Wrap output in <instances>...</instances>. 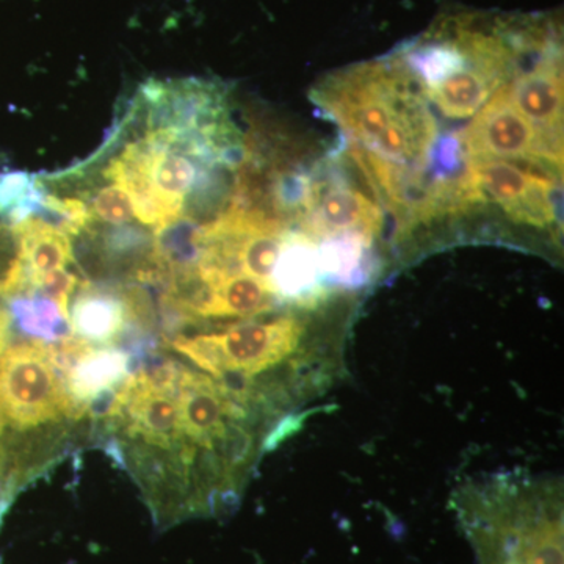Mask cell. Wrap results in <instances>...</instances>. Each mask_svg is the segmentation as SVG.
Instances as JSON below:
<instances>
[{"label": "cell", "mask_w": 564, "mask_h": 564, "mask_svg": "<svg viewBox=\"0 0 564 564\" xmlns=\"http://www.w3.org/2000/svg\"><path fill=\"white\" fill-rule=\"evenodd\" d=\"M10 313L6 310V307L0 306V351L6 347L7 334H9L10 328Z\"/></svg>", "instance_id": "cell-20"}, {"label": "cell", "mask_w": 564, "mask_h": 564, "mask_svg": "<svg viewBox=\"0 0 564 564\" xmlns=\"http://www.w3.org/2000/svg\"><path fill=\"white\" fill-rule=\"evenodd\" d=\"M90 210L93 215L113 226H124L137 218L131 196L115 182L91 196Z\"/></svg>", "instance_id": "cell-18"}, {"label": "cell", "mask_w": 564, "mask_h": 564, "mask_svg": "<svg viewBox=\"0 0 564 564\" xmlns=\"http://www.w3.org/2000/svg\"><path fill=\"white\" fill-rule=\"evenodd\" d=\"M131 358L128 351L117 348H95L88 345L62 370L70 399L80 414L90 411V404L99 402L129 377Z\"/></svg>", "instance_id": "cell-11"}, {"label": "cell", "mask_w": 564, "mask_h": 564, "mask_svg": "<svg viewBox=\"0 0 564 564\" xmlns=\"http://www.w3.org/2000/svg\"><path fill=\"white\" fill-rule=\"evenodd\" d=\"M323 278L318 243L306 234L289 232L272 276L278 300L313 310L325 299Z\"/></svg>", "instance_id": "cell-10"}, {"label": "cell", "mask_w": 564, "mask_h": 564, "mask_svg": "<svg viewBox=\"0 0 564 564\" xmlns=\"http://www.w3.org/2000/svg\"><path fill=\"white\" fill-rule=\"evenodd\" d=\"M462 143L470 159H527L555 165L563 161L562 141L545 135L516 109L507 85L474 115Z\"/></svg>", "instance_id": "cell-6"}, {"label": "cell", "mask_w": 564, "mask_h": 564, "mask_svg": "<svg viewBox=\"0 0 564 564\" xmlns=\"http://www.w3.org/2000/svg\"><path fill=\"white\" fill-rule=\"evenodd\" d=\"M10 317L21 332L35 340L65 339L69 334V321L61 313L57 303L44 293L31 292L14 296L9 306Z\"/></svg>", "instance_id": "cell-15"}, {"label": "cell", "mask_w": 564, "mask_h": 564, "mask_svg": "<svg viewBox=\"0 0 564 564\" xmlns=\"http://www.w3.org/2000/svg\"><path fill=\"white\" fill-rule=\"evenodd\" d=\"M467 172L511 220L536 228H547L556 220L552 203L554 185L543 174L497 159H470Z\"/></svg>", "instance_id": "cell-7"}, {"label": "cell", "mask_w": 564, "mask_h": 564, "mask_svg": "<svg viewBox=\"0 0 564 564\" xmlns=\"http://www.w3.org/2000/svg\"><path fill=\"white\" fill-rule=\"evenodd\" d=\"M21 240L22 259H24L25 288L35 284L41 276L54 270L63 269L73 261V243L69 234L44 218H25L17 225Z\"/></svg>", "instance_id": "cell-12"}, {"label": "cell", "mask_w": 564, "mask_h": 564, "mask_svg": "<svg viewBox=\"0 0 564 564\" xmlns=\"http://www.w3.org/2000/svg\"><path fill=\"white\" fill-rule=\"evenodd\" d=\"M318 106L344 129L352 148L410 174L429 159L436 126L411 88L403 62H370L334 74L318 88Z\"/></svg>", "instance_id": "cell-1"}, {"label": "cell", "mask_w": 564, "mask_h": 564, "mask_svg": "<svg viewBox=\"0 0 564 564\" xmlns=\"http://www.w3.org/2000/svg\"><path fill=\"white\" fill-rule=\"evenodd\" d=\"M516 109L552 140L562 141L563 74L558 46L536 58L533 68L507 85Z\"/></svg>", "instance_id": "cell-9"}, {"label": "cell", "mask_w": 564, "mask_h": 564, "mask_svg": "<svg viewBox=\"0 0 564 564\" xmlns=\"http://www.w3.org/2000/svg\"><path fill=\"white\" fill-rule=\"evenodd\" d=\"M302 202L304 231L314 242L348 236L372 242L383 228L380 207L347 185H311Z\"/></svg>", "instance_id": "cell-8"}, {"label": "cell", "mask_w": 564, "mask_h": 564, "mask_svg": "<svg viewBox=\"0 0 564 564\" xmlns=\"http://www.w3.org/2000/svg\"><path fill=\"white\" fill-rule=\"evenodd\" d=\"M177 367V362H165L129 375L106 414L111 426L129 440L177 455L192 470L198 452L185 443L181 432Z\"/></svg>", "instance_id": "cell-5"}, {"label": "cell", "mask_w": 564, "mask_h": 564, "mask_svg": "<svg viewBox=\"0 0 564 564\" xmlns=\"http://www.w3.org/2000/svg\"><path fill=\"white\" fill-rule=\"evenodd\" d=\"M25 291L21 240L13 225L0 218V296Z\"/></svg>", "instance_id": "cell-17"}, {"label": "cell", "mask_w": 564, "mask_h": 564, "mask_svg": "<svg viewBox=\"0 0 564 564\" xmlns=\"http://www.w3.org/2000/svg\"><path fill=\"white\" fill-rule=\"evenodd\" d=\"M77 276L65 269L54 270L33 284V291L44 293L57 303L58 310L69 321L68 303L77 285Z\"/></svg>", "instance_id": "cell-19"}, {"label": "cell", "mask_w": 564, "mask_h": 564, "mask_svg": "<svg viewBox=\"0 0 564 564\" xmlns=\"http://www.w3.org/2000/svg\"><path fill=\"white\" fill-rule=\"evenodd\" d=\"M129 321V304L115 293L84 288L73 304L70 333L87 343H109L120 336Z\"/></svg>", "instance_id": "cell-13"}, {"label": "cell", "mask_w": 564, "mask_h": 564, "mask_svg": "<svg viewBox=\"0 0 564 564\" xmlns=\"http://www.w3.org/2000/svg\"><path fill=\"white\" fill-rule=\"evenodd\" d=\"M172 347L204 373L242 392L256 389L252 378L278 369L282 364L334 380L344 361V350H336L332 345L311 347L307 344V323L299 315L177 337Z\"/></svg>", "instance_id": "cell-2"}, {"label": "cell", "mask_w": 564, "mask_h": 564, "mask_svg": "<svg viewBox=\"0 0 564 564\" xmlns=\"http://www.w3.org/2000/svg\"><path fill=\"white\" fill-rule=\"evenodd\" d=\"M278 296L265 282L237 273L215 288L214 318L256 317L276 307Z\"/></svg>", "instance_id": "cell-14"}, {"label": "cell", "mask_w": 564, "mask_h": 564, "mask_svg": "<svg viewBox=\"0 0 564 564\" xmlns=\"http://www.w3.org/2000/svg\"><path fill=\"white\" fill-rule=\"evenodd\" d=\"M46 195L35 176L28 173L0 174V218L17 225L40 215Z\"/></svg>", "instance_id": "cell-16"}, {"label": "cell", "mask_w": 564, "mask_h": 564, "mask_svg": "<svg viewBox=\"0 0 564 564\" xmlns=\"http://www.w3.org/2000/svg\"><path fill=\"white\" fill-rule=\"evenodd\" d=\"M50 345L21 340L0 351V434L29 432L62 417H80Z\"/></svg>", "instance_id": "cell-4"}, {"label": "cell", "mask_w": 564, "mask_h": 564, "mask_svg": "<svg viewBox=\"0 0 564 564\" xmlns=\"http://www.w3.org/2000/svg\"><path fill=\"white\" fill-rule=\"evenodd\" d=\"M480 564H563V505L540 494L489 500L466 521Z\"/></svg>", "instance_id": "cell-3"}]
</instances>
